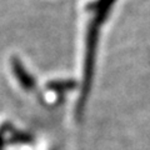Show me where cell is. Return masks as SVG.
Instances as JSON below:
<instances>
[{"mask_svg": "<svg viewBox=\"0 0 150 150\" xmlns=\"http://www.w3.org/2000/svg\"><path fill=\"white\" fill-rule=\"evenodd\" d=\"M11 68L15 78L18 79L19 84L25 89V90H33L35 86V80L31 76V74L26 71V69L24 68V65L21 64V62L18 58H13L11 59Z\"/></svg>", "mask_w": 150, "mask_h": 150, "instance_id": "1", "label": "cell"}, {"mask_svg": "<svg viewBox=\"0 0 150 150\" xmlns=\"http://www.w3.org/2000/svg\"><path fill=\"white\" fill-rule=\"evenodd\" d=\"M75 86V83L73 80H56L48 84V88L54 91H67Z\"/></svg>", "mask_w": 150, "mask_h": 150, "instance_id": "2", "label": "cell"}, {"mask_svg": "<svg viewBox=\"0 0 150 150\" xmlns=\"http://www.w3.org/2000/svg\"><path fill=\"white\" fill-rule=\"evenodd\" d=\"M14 140L15 142H29V137L25 134H16V135H14Z\"/></svg>", "mask_w": 150, "mask_h": 150, "instance_id": "3", "label": "cell"}]
</instances>
